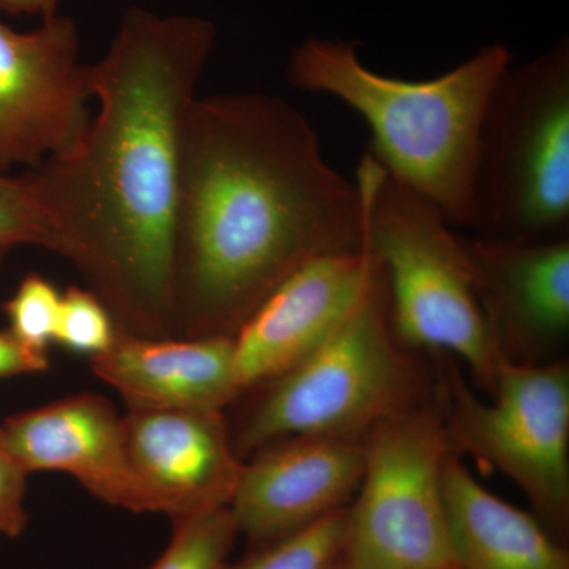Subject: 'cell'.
I'll return each instance as SVG.
<instances>
[{"label":"cell","instance_id":"13","mask_svg":"<svg viewBox=\"0 0 569 569\" xmlns=\"http://www.w3.org/2000/svg\"><path fill=\"white\" fill-rule=\"evenodd\" d=\"M2 427L28 475L63 471L103 503L149 512L130 459L123 417L104 397H66L13 415Z\"/></svg>","mask_w":569,"mask_h":569},{"label":"cell","instance_id":"26","mask_svg":"<svg viewBox=\"0 0 569 569\" xmlns=\"http://www.w3.org/2000/svg\"><path fill=\"white\" fill-rule=\"evenodd\" d=\"M339 563H340V561H339ZM335 569H342V568H340L339 565H337V567Z\"/></svg>","mask_w":569,"mask_h":569},{"label":"cell","instance_id":"4","mask_svg":"<svg viewBox=\"0 0 569 569\" xmlns=\"http://www.w3.org/2000/svg\"><path fill=\"white\" fill-rule=\"evenodd\" d=\"M355 182L365 242L387 279L397 340L458 356L492 392L507 355L479 301L463 239L432 201L389 176L370 153Z\"/></svg>","mask_w":569,"mask_h":569},{"label":"cell","instance_id":"2","mask_svg":"<svg viewBox=\"0 0 569 569\" xmlns=\"http://www.w3.org/2000/svg\"><path fill=\"white\" fill-rule=\"evenodd\" d=\"M362 246L358 186L325 159L298 108L258 91L193 100L176 209V332L234 336L296 268Z\"/></svg>","mask_w":569,"mask_h":569},{"label":"cell","instance_id":"23","mask_svg":"<svg viewBox=\"0 0 569 569\" xmlns=\"http://www.w3.org/2000/svg\"><path fill=\"white\" fill-rule=\"evenodd\" d=\"M48 366L47 355L36 353L22 346L9 329L0 331V380L44 372Z\"/></svg>","mask_w":569,"mask_h":569},{"label":"cell","instance_id":"25","mask_svg":"<svg viewBox=\"0 0 569 569\" xmlns=\"http://www.w3.org/2000/svg\"><path fill=\"white\" fill-rule=\"evenodd\" d=\"M6 253H7V252H0V263H2V261H3V257H6Z\"/></svg>","mask_w":569,"mask_h":569},{"label":"cell","instance_id":"7","mask_svg":"<svg viewBox=\"0 0 569 569\" xmlns=\"http://www.w3.org/2000/svg\"><path fill=\"white\" fill-rule=\"evenodd\" d=\"M366 462L348 507L342 569H458L449 546L443 419L417 406L367 433Z\"/></svg>","mask_w":569,"mask_h":569},{"label":"cell","instance_id":"18","mask_svg":"<svg viewBox=\"0 0 569 569\" xmlns=\"http://www.w3.org/2000/svg\"><path fill=\"white\" fill-rule=\"evenodd\" d=\"M238 537L228 507L176 519L170 545L149 569H222Z\"/></svg>","mask_w":569,"mask_h":569},{"label":"cell","instance_id":"12","mask_svg":"<svg viewBox=\"0 0 569 569\" xmlns=\"http://www.w3.org/2000/svg\"><path fill=\"white\" fill-rule=\"evenodd\" d=\"M123 425L149 512L176 520L230 507L244 466L222 411L130 408Z\"/></svg>","mask_w":569,"mask_h":569},{"label":"cell","instance_id":"21","mask_svg":"<svg viewBox=\"0 0 569 569\" xmlns=\"http://www.w3.org/2000/svg\"><path fill=\"white\" fill-rule=\"evenodd\" d=\"M51 249V231L28 174L0 173V252L13 247Z\"/></svg>","mask_w":569,"mask_h":569},{"label":"cell","instance_id":"1","mask_svg":"<svg viewBox=\"0 0 569 569\" xmlns=\"http://www.w3.org/2000/svg\"><path fill=\"white\" fill-rule=\"evenodd\" d=\"M194 14L127 10L91 63L97 112L29 170L52 252L81 272L123 332L174 335V234L183 123L216 44Z\"/></svg>","mask_w":569,"mask_h":569},{"label":"cell","instance_id":"24","mask_svg":"<svg viewBox=\"0 0 569 569\" xmlns=\"http://www.w3.org/2000/svg\"><path fill=\"white\" fill-rule=\"evenodd\" d=\"M59 0H0V11L9 14H29L41 21L56 17Z\"/></svg>","mask_w":569,"mask_h":569},{"label":"cell","instance_id":"16","mask_svg":"<svg viewBox=\"0 0 569 569\" xmlns=\"http://www.w3.org/2000/svg\"><path fill=\"white\" fill-rule=\"evenodd\" d=\"M449 546L458 569H569L541 522L486 489L451 451L443 468Z\"/></svg>","mask_w":569,"mask_h":569},{"label":"cell","instance_id":"6","mask_svg":"<svg viewBox=\"0 0 569 569\" xmlns=\"http://www.w3.org/2000/svg\"><path fill=\"white\" fill-rule=\"evenodd\" d=\"M380 264V263H378ZM417 377L389 320L387 279H376L350 316L272 387L239 432L236 455L295 437L365 440L415 406Z\"/></svg>","mask_w":569,"mask_h":569},{"label":"cell","instance_id":"17","mask_svg":"<svg viewBox=\"0 0 569 569\" xmlns=\"http://www.w3.org/2000/svg\"><path fill=\"white\" fill-rule=\"evenodd\" d=\"M348 507L305 529L258 546L246 559L222 569H335L346 546Z\"/></svg>","mask_w":569,"mask_h":569},{"label":"cell","instance_id":"3","mask_svg":"<svg viewBox=\"0 0 569 569\" xmlns=\"http://www.w3.org/2000/svg\"><path fill=\"white\" fill-rule=\"evenodd\" d=\"M511 61L507 47L489 44L441 77L407 81L370 70L351 41L310 37L291 52L287 81L358 112L370 130L367 153L452 228H468L479 133Z\"/></svg>","mask_w":569,"mask_h":569},{"label":"cell","instance_id":"19","mask_svg":"<svg viewBox=\"0 0 569 569\" xmlns=\"http://www.w3.org/2000/svg\"><path fill=\"white\" fill-rule=\"evenodd\" d=\"M110 309L91 290L71 287L61 296L54 342L78 355L104 353L118 336Z\"/></svg>","mask_w":569,"mask_h":569},{"label":"cell","instance_id":"20","mask_svg":"<svg viewBox=\"0 0 569 569\" xmlns=\"http://www.w3.org/2000/svg\"><path fill=\"white\" fill-rule=\"evenodd\" d=\"M61 296L43 276H26L2 307L9 320L7 329L29 350L47 355L54 342Z\"/></svg>","mask_w":569,"mask_h":569},{"label":"cell","instance_id":"10","mask_svg":"<svg viewBox=\"0 0 569 569\" xmlns=\"http://www.w3.org/2000/svg\"><path fill=\"white\" fill-rule=\"evenodd\" d=\"M369 247L318 254L296 268L233 336L241 392L276 380L316 351L350 316L378 271Z\"/></svg>","mask_w":569,"mask_h":569},{"label":"cell","instance_id":"14","mask_svg":"<svg viewBox=\"0 0 569 569\" xmlns=\"http://www.w3.org/2000/svg\"><path fill=\"white\" fill-rule=\"evenodd\" d=\"M501 348L545 347L569 329V238L515 242L462 238Z\"/></svg>","mask_w":569,"mask_h":569},{"label":"cell","instance_id":"5","mask_svg":"<svg viewBox=\"0 0 569 569\" xmlns=\"http://www.w3.org/2000/svg\"><path fill=\"white\" fill-rule=\"evenodd\" d=\"M468 230L497 241L568 238V39L498 80L479 133Z\"/></svg>","mask_w":569,"mask_h":569},{"label":"cell","instance_id":"8","mask_svg":"<svg viewBox=\"0 0 569 569\" xmlns=\"http://www.w3.org/2000/svg\"><path fill=\"white\" fill-rule=\"evenodd\" d=\"M486 403L459 373L445 380V430L451 448L489 463L516 482L539 516L556 526L569 512V370L563 362L505 359Z\"/></svg>","mask_w":569,"mask_h":569},{"label":"cell","instance_id":"22","mask_svg":"<svg viewBox=\"0 0 569 569\" xmlns=\"http://www.w3.org/2000/svg\"><path fill=\"white\" fill-rule=\"evenodd\" d=\"M28 471L11 451L3 427L0 426V537L20 538L28 529Z\"/></svg>","mask_w":569,"mask_h":569},{"label":"cell","instance_id":"15","mask_svg":"<svg viewBox=\"0 0 569 569\" xmlns=\"http://www.w3.org/2000/svg\"><path fill=\"white\" fill-rule=\"evenodd\" d=\"M92 370L129 408L222 411L242 395L233 336L151 339L119 329L112 346L93 356Z\"/></svg>","mask_w":569,"mask_h":569},{"label":"cell","instance_id":"11","mask_svg":"<svg viewBox=\"0 0 569 569\" xmlns=\"http://www.w3.org/2000/svg\"><path fill=\"white\" fill-rule=\"evenodd\" d=\"M365 462V443L343 438L295 437L260 449L228 507L239 535L261 546L346 508Z\"/></svg>","mask_w":569,"mask_h":569},{"label":"cell","instance_id":"9","mask_svg":"<svg viewBox=\"0 0 569 569\" xmlns=\"http://www.w3.org/2000/svg\"><path fill=\"white\" fill-rule=\"evenodd\" d=\"M91 63L77 22L56 17L20 32L0 20V170L40 167L88 127Z\"/></svg>","mask_w":569,"mask_h":569}]
</instances>
